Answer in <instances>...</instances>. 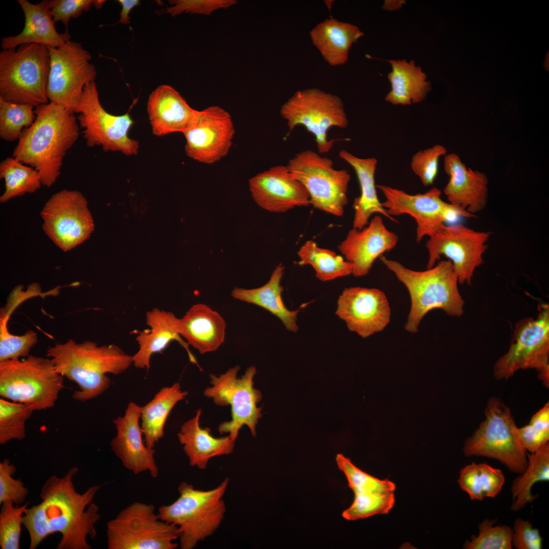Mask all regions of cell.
<instances>
[{"label":"cell","instance_id":"obj_15","mask_svg":"<svg viewBox=\"0 0 549 549\" xmlns=\"http://www.w3.org/2000/svg\"><path fill=\"white\" fill-rule=\"evenodd\" d=\"M75 113L79 114L77 119L88 146H101L105 151H118L128 156L138 153L139 142L128 135L134 124L129 112L115 115L106 111L95 81L85 86Z\"/></svg>","mask_w":549,"mask_h":549},{"label":"cell","instance_id":"obj_39","mask_svg":"<svg viewBox=\"0 0 549 549\" xmlns=\"http://www.w3.org/2000/svg\"><path fill=\"white\" fill-rule=\"evenodd\" d=\"M34 107L0 98L1 138L7 141L19 139L23 130L30 127L35 120Z\"/></svg>","mask_w":549,"mask_h":549},{"label":"cell","instance_id":"obj_14","mask_svg":"<svg viewBox=\"0 0 549 549\" xmlns=\"http://www.w3.org/2000/svg\"><path fill=\"white\" fill-rule=\"evenodd\" d=\"M47 47L48 99L74 113L85 86L96 78V67L90 63L91 55L80 43L70 40L59 47Z\"/></svg>","mask_w":549,"mask_h":549},{"label":"cell","instance_id":"obj_50","mask_svg":"<svg viewBox=\"0 0 549 549\" xmlns=\"http://www.w3.org/2000/svg\"><path fill=\"white\" fill-rule=\"evenodd\" d=\"M542 539L539 531L528 521L517 518L513 525L512 545L516 549H541Z\"/></svg>","mask_w":549,"mask_h":549},{"label":"cell","instance_id":"obj_41","mask_svg":"<svg viewBox=\"0 0 549 549\" xmlns=\"http://www.w3.org/2000/svg\"><path fill=\"white\" fill-rule=\"evenodd\" d=\"M336 462L339 469L345 475L349 487L354 494L393 493L395 485L390 481L380 480L362 471L342 454H338Z\"/></svg>","mask_w":549,"mask_h":549},{"label":"cell","instance_id":"obj_3","mask_svg":"<svg viewBox=\"0 0 549 549\" xmlns=\"http://www.w3.org/2000/svg\"><path fill=\"white\" fill-rule=\"evenodd\" d=\"M46 352L57 372L77 384L79 390L72 398L80 402L94 399L109 387L107 374L118 375L133 363L132 356L117 346H99L90 341L77 343L69 339L48 347Z\"/></svg>","mask_w":549,"mask_h":549},{"label":"cell","instance_id":"obj_26","mask_svg":"<svg viewBox=\"0 0 549 549\" xmlns=\"http://www.w3.org/2000/svg\"><path fill=\"white\" fill-rule=\"evenodd\" d=\"M147 109L152 133L157 136L183 133L197 112L175 89L165 84L150 94Z\"/></svg>","mask_w":549,"mask_h":549},{"label":"cell","instance_id":"obj_32","mask_svg":"<svg viewBox=\"0 0 549 549\" xmlns=\"http://www.w3.org/2000/svg\"><path fill=\"white\" fill-rule=\"evenodd\" d=\"M284 269V266L280 263L264 285L250 289L235 287L231 292V296L235 299L263 308L279 318L288 330L296 332L298 329L296 321L300 308L290 310L283 302L282 294L284 288L281 281Z\"/></svg>","mask_w":549,"mask_h":549},{"label":"cell","instance_id":"obj_30","mask_svg":"<svg viewBox=\"0 0 549 549\" xmlns=\"http://www.w3.org/2000/svg\"><path fill=\"white\" fill-rule=\"evenodd\" d=\"M339 156L354 170L360 188V195L354 199L352 205L354 209L353 228L362 229L374 214H380L396 222L388 215L377 196L375 179L377 160L374 157L359 158L345 149L339 152Z\"/></svg>","mask_w":549,"mask_h":549},{"label":"cell","instance_id":"obj_47","mask_svg":"<svg viewBox=\"0 0 549 549\" xmlns=\"http://www.w3.org/2000/svg\"><path fill=\"white\" fill-rule=\"evenodd\" d=\"M16 466L6 458L0 462V504L12 501L16 505L23 503L28 494V490L19 479L12 476L16 471Z\"/></svg>","mask_w":549,"mask_h":549},{"label":"cell","instance_id":"obj_48","mask_svg":"<svg viewBox=\"0 0 549 549\" xmlns=\"http://www.w3.org/2000/svg\"><path fill=\"white\" fill-rule=\"evenodd\" d=\"M105 2L103 0H47L54 22L61 21L67 32L71 18L79 17L83 12L89 11L92 5L100 9Z\"/></svg>","mask_w":549,"mask_h":549},{"label":"cell","instance_id":"obj_34","mask_svg":"<svg viewBox=\"0 0 549 549\" xmlns=\"http://www.w3.org/2000/svg\"><path fill=\"white\" fill-rule=\"evenodd\" d=\"M187 391L181 389L178 383L161 389L153 399L141 407V427L144 442L154 448L156 443L163 437L167 417L174 406L188 395Z\"/></svg>","mask_w":549,"mask_h":549},{"label":"cell","instance_id":"obj_25","mask_svg":"<svg viewBox=\"0 0 549 549\" xmlns=\"http://www.w3.org/2000/svg\"><path fill=\"white\" fill-rule=\"evenodd\" d=\"M179 319L173 313L158 308L146 313V324L150 328L141 331L136 337L139 350L132 356L133 363L136 368L148 370L151 355L163 350L173 340L177 341L186 350L190 361L198 366L189 344L180 335Z\"/></svg>","mask_w":549,"mask_h":549},{"label":"cell","instance_id":"obj_52","mask_svg":"<svg viewBox=\"0 0 549 549\" xmlns=\"http://www.w3.org/2000/svg\"><path fill=\"white\" fill-rule=\"evenodd\" d=\"M118 2L121 6L118 22L124 24H129L131 11L134 8L139 6L140 2L138 0H118Z\"/></svg>","mask_w":549,"mask_h":549},{"label":"cell","instance_id":"obj_51","mask_svg":"<svg viewBox=\"0 0 549 549\" xmlns=\"http://www.w3.org/2000/svg\"><path fill=\"white\" fill-rule=\"evenodd\" d=\"M521 443L526 451L533 453L548 443L549 430L529 423L518 428Z\"/></svg>","mask_w":549,"mask_h":549},{"label":"cell","instance_id":"obj_45","mask_svg":"<svg viewBox=\"0 0 549 549\" xmlns=\"http://www.w3.org/2000/svg\"><path fill=\"white\" fill-rule=\"evenodd\" d=\"M9 319L0 318V362L28 357L38 342L37 335L33 330L21 336L10 333L7 327Z\"/></svg>","mask_w":549,"mask_h":549},{"label":"cell","instance_id":"obj_10","mask_svg":"<svg viewBox=\"0 0 549 549\" xmlns=\"http://www.w3.org/2000/svg\"><path fill=\"white\" fill-rule=\"evenodd\" d=\"M286 166L307 189L310 205L337 217L344 215L351 179L347 170L335 169L331 159L311 150L296 154Z\"/></svg>","mask_w":549,"mask_h":549},{"label":"cell","instance_id":"obj_1","mask_svg":"<svg viewBox=\"0 0 549 549\" xmlns=\"http://www.w3.org/2000/svg\"><path fill=\"white\" fill-rule=\"evenodd\" d=\"M78 469L70 468L62 477L53 475L43 484L41 502L27 508L22 524L29 536V548L36 549L49 535H62L57 549H90L89 536H97L96 523L100 519L99 507L93 503L100 485H93L84 493L75 490L73 478Z\"/></svg>","mask_w":549,"mask_h":549},{"label":"cell","instance_id":"obj_6","mask_svg":"<svg viewBox=\"0 0 549 549\" xmlns=\"http://www.w3.org/2000/svg\"><path fill=\"white\" fill-rule=\"evenodd\" d=\"M49 53L47 46L27 44L0 52V98L35 107L48 103Z\"/></svg>","mask_w":549,"mask_h":549},{"label":"cell","instance_id":"obj_12","mask_svg":"<svg viewBox=\"0 0 549 549\" xmlns=\"http://www.w3.org/2000/svg\"><path fill=\"white\" fill-rule=\"evenodd\" d=\"M535 369L538 378L549 385V308L539 306L535 319L525 318L515 325L508 351L495 363L497 380L508 379L521 369Z\"/></svg>","mask_w":549,"mask_h":549},{"label":"cell","instance_id":"obj_38","mask_svg":"<svg viewBox=\"0 0 549 549\" xmlns=\"http://www.w3.org/2000/svg\"><path fill=\"white\" fill-rule=\"evenodd\" d=\"M0 178L5 184V191L0 197L1 203L26 193H35L42 185L37 170L14 157L7 158L1 162Z\"/></svg>","mask_w":549,"mask_h":549},{"label":"cell","instance_id":"obj_21","mask_svg":"<svg viewBox=\"0 0 549 549\" xmlns=\"http://www.w3.org/2000/svg\"><path fill=\"white\" fill-rule=\"evenodd\" d=\"M249 185L255 203L267 211L282 213L310 205L307 189L286 165L274 166L257 174L250 179Z\"/></svg>","mask_w":549,"mask_h":549},{"label":"cell","instance_id":"obj_44","mask_svg":"<svg viewBox=\"0 0 549 549\" xmlns=\"http://www.w3.org/2000/svg\"><path fill=\"white\" fill-rule=\"evenodd\" d=\"M495 521L485 519L479 526V533L467 541L466 549H511L512 529L508 526H494Z\"/></svg>","mask_w":549,"mask_h":549},{"label":"cell","instance_id":"obj_40","mask_svg":"<svg viewBox=\"0 0 549 549\" xmlns=\"http://www.w3.org/2000/svg\"><path fill=\"white\" fill-rule=\"evenodd\" d=\"M34 410L24 404L0 399V444L12 440H22L25 435V422Z\"/></svg>","mask_w":549,"mask_h":549},{"label":"cell","instance_id":"obj_11","mask_svg":"<svg viewBox=\"0 0 549 549\" xmlns=\"http://www.w3.org/2000/svg\"><path fill=\"white\" fill-rule=\"evenodd\" d=\"M177 527L162 520L152 504L135 502L107 523L108 549H175Z\"/></svg>","mask_w":549,"mask_h":549},{"label":"cell","instance_id":"obj_42","mask_svg":"<svg viewBox=\"0 0 549 549\" xmlns=\"http://www.w3.org/2000/svg\"><path fill=\"white\" fill-rule=\"evenodd\" d=\"M393 493L354 494L352 504L342 513L349 521L387 513L394 503Z\"/></svg>","mask_w":549,"mask_h":549},{"label":"cell","instance_id":"obj_37","mask_svg":"<svg viewBox=\"0 0 549 549\" xmlns=\"http://www.w3.org/2000/svg\"><path fill=\"white\" fill-rule=\"evenodd\" d=\"M458 481L471 500L481 501L494 498L501 492L505 476L499 469L486 463H473L461 469Z\"/></svg>","mask_w":549,"mask_h":549},{"label":"cell","instance_id":"obj_4","mask_svg":"<svg viewBox=\"0 0 549 549\" xmlns=\"http://www.w3.org/2000/svg\"><path fill=\"white\" fill-rule=\"evenodd\" d=\"M379 258L409 293L411 303L405 327L407 331L417 332L422 318L435 309H441L452 316L463 314L464 301L459 291L458 276L450 260L441 261L426 270L415 271L383 255Z\"/></svg>","mask_w":549,"mask_h":549},{"label":"cell","instance_id":"obj_31","mask_svg":"<svg viewBox=\"0 0 549 549\" xmlns=\"http://www.w3.org/2000/svg\"><path fill=\"white\" fill-rule=\"evenodd\" d=\"M310 34L313 44L332 66L346 63L352 44L363 35L357 26L332 18L318 24Z\"/></svg>","mask_w":549,"mask_h":549},{"label":"cell","instance_id":"obj_20","mask_svg":"<svg viewBox=\"0 0 549 549\" xmlns=\"http://www.w3.org/2000/svg\"><path fill=\"white\" fill-rule=\"evenodd\" d=\"M336 314L351 331L367 338L387 326L391 310L381 290L353 287L345 288L340 295Z\"/></svg>","mask_w":549,"mask_h":549},{"label":"cell","instance_id":"obj_49","mask_svg":"<svg viewBox=\"0 0 549 549\" xmlns=\"http://www.w3.org/2000/svg\"><path fill=\"white\" fill-rule=\"evenodd\" d=\"M171 6L162 10L175 16L183 13L209 15L219 9L229 8L237 3L235 0H172Z\"/></svg>","mask_w":549,"mask_h":549},{"label":"cell","instance_id":"obj_22","mask_svg":"<svg viewBox=\"0 0 549 549\" xmlns=\"http://www.w3.org/2000/svg\"><path fill=\"white\" fill-rule=\"evenodd\" d=\"M141 406L131 402L125 414L113 420L116 435L110 442L111 450L123 466L135 474L147 471L153 478L159 474L155 459L154 448L148 447L143 440L139 424Z\"/></svg>","mask_w":549,"mask_h":549},{"label":"cell","instance_id":"obj_2","mask_svg":"<svg viewBox=\"0 0 549 549\" xmlns=\"http://www.w3.org/2000/svg\"><path fill=\"white\" fill-rule=\"evenodd\" d=\"M33 124L22 131L13 157L37 170L42 184L51 187L60 174L63 159L79 136L77 118L52 102L35 107Z\"/></svg>","mask_w":549,"mask_h":549},{"label":"cell","instance_id":"obj_53","mask_svg":"<svg viewBox=\"0 0 549 549\" xmlns=\"http://www.w3.org/2000/svg\"><path fill=\"white\" fill-rule=\"evenodd\" d=\"M404 3L403 1H386L383 8L390 11L399 9Z\"/></svg>","mask_w":549,"mask_h":549},{"label":"cell","instance_id":"obj_24","mask_svg":"<svg viewBox=\"0 0 549 549\" xmlns=\"http://www.w3.org/2000/svg\"><path fill=\"white\" fill-rule=\"evenodd\" d=\"M444 170L449 177L443 190L449 203L473 215L486 207L488 179L483 172L467 168L455 153L444 156Z\"/></svg>","mask_w":549,"mask_h":549},{"label":"cell","instance_id":"obj_29","mask_svg":"<svg viewBox=\"0 0 549 549\" xmlns=\"http://www.w3.org/2000/svg\"><path fill=\"white\" fill-rule=\"evenodd\" d=\"M201 413V409H198L193 418L182 425L177 435L190 465L204 469L210 459L232 453L235 441L229 435L215 437L209 428H202L199 422Z\"/></svg>","mask_w":549,"mask_h":549},{"label":"cell","instance_id":"obj_7","mask_svg":"<svg viewBox=\"0 0 549 549\" xmlns=\"http://www.w3.org/2000/svg\"><path fill=\"white\" fill-rule=\"evenodd\" d=\"M63 376L49 358L29 355L0 362V395L34 411L53 407L64 388Z\"/></svg>","mask_w":549,"mask_h":549},{"label":"cell","instance_id":"obj_28","mask_svg":"<svg viewBox=\"0 0 549 549\" xmlns=\"http://www.w3.org/2000/svg\"><path fill=\"white\" fill-rule=\"evenodd\" d=\"M178 328L181 337L201 354L217 350L224 342V319L204 304L192 306L179 319Z\"/></svg>","mask_w":549,"mask_h":549},{"label":"cell","instance_id":"obj_17","mask_svg":"<svg viewBox=\"0 0 549 549\" xmlns=\"http://www.w3.org/2000/svg\"><path fill=\"white\" fill-rule=\"evenodd\" d=\"M40 215L44 233L64 252L84 242L94 231L87 201L78 191L63 189L54 194L45 203Z\"/></svg>","mask_w":549,"mask_h":549},{"label":"cell","instance_id":"obj_36","mask_svg":"<svg viewBox=\"0 0 549 549\" xmlns=\"http://www.w3.org/2000/svg\"><path fill=\"white\" fill-rule=\"evenodd\" d=\"M297 254L300 265H310L314 269L316 277L327 282L352 273L353 266L343 256L329 249L319 247L312 240L307 241Z\"/></svg>","mask_w":549,"mask_h":549},{"label":"cell","instance_id":"obj_43","mask_svg":"<svg viewBox=\"0 0 549 549\" xmlns=\"http://www.w3.org/2000/svg\"><path fill=\"white\" fill-rule=\"evenodd\" d=\"M27 502L14 506L12 501L3 502L0 512V546L2 549H19L23 516L28 508Z\"/></svg>","mask_w":549,"mask_h":549},{"label":"cell","instance_id":"obj_33","mask_svg":"<svg viewBox=\"0 0 549 549\" xmlns=\"http://www.w3.org/2000/svg\"><path fill=\"white\" fill-rule=\"evenodd\" d=\"M391 71L387 77L391 90L385 100L393 105H408L422 102L431 89V84L420 67L411 60L390 59Z\"/></svg>","mask_w":549,"mask_h":549},{"label":"cell","instance_id":"obj_19","mask_svg":"<svg viewBox=\"0 0 549 549\" xmlns=\"http://www.w3.org/2000/svg\"><path fill=\"white\" fill-rule=\"evenodd\" d=\"M182 133L187 155L199 162L211 164L227 155L235 129L230 114L218 106H211L197 110Z\"/></svg>","mask_w":549,"mask_h":549},{"label":"cell","instance_id":"obj_16","mask_svg":"<svg viewBox=\"0 0 549 549\" xmlns=\"http://www.w3.org/2000/svg\"><path fill=\"white\" fill-rule=\"evenodd\" d=\"M385 200L381 202L388 215L407 214L417 224L416 241H421L442 229L444 223L454 222L460 217L474 218L476 216L462 207L446 202L441 198V191L432 188L424 193L410 194L403 190L385 185H377Z\"/></svg>","mask_w":549,"mask_h":549},{"label":"cell","instance_id":"obj_8","mask_svg":"<svg viewBox=\"0 0 549 549\" xmlns=\"http://www.w3.org/2000/svg\"><path fill=\"white\" fill-rule=\"evenodd\" d=\"M467 456H485L496 459L512 472L522 474L528 465L527 451L523 446L510 408L500 399H490L485 419L465 441Z\"/></svg>","mask_w":549,"mask_h":549},{"label":"cell","instance_id":"obj_18","mask_svg":"<svg viewBox=\"0 0 549 549\" xmlns=\"http://www.w3.org/2000/svg\"><path fill=\"white\" fill-rule=\"evenodd\" d=\"M490 231H479L461 224L445 226L429 236L426 242L427 268L433 267L442 256L449 259L459 283L470 284L475 269L483 263Z\"/></svg>","mask_w":549,"mask_h":549},{"label":"cell","instance_id":"obj_23","mask_svg":"<svg viewBox=\"0 0 549 549\" xmlns=\"http://www.w3.org/2000/svg\"><path fill=\"white\" fill-rule=\"evenodd\" d=\"M398 240V235L389 230L382 217L377 215L362 229H350L338 249L352 264V274L360 277L370 272L378 258L394 248Z\"/></svg>","mask_w":549,"mask_h":549},{"label":"cell","instance_id":"obj_13","mask_svg":"<svg viewBox=\"0 0 549 549\" xmlns=\"http://www.w3.org/2000/svg\"><path fill=\"white\" fill-rule=\"evenodd\" d=\"M239 366L229 369L219 377L210 375L211 386L207 387L203 394L212 399L215 404L230 406L231 419L221 423L218 431L221 434L228 433L236 441L241 428L247 426L253 437H256V425L262 416V408L257 404L262 399L260 390L254 387L253 379L256 368L251 366L243 375L237 378Z\"/></svg>","mask_w":549,"mask_h":549},{"label":"cell","instance_id":"obj_27","mask_svg":"<svg viewBox=\"0 0 549 549\" xmlns=\"http://www.w3.org/2000/svg\"><path fill=\"white\" fill-rule=\"evenodd\" d=\"M17 2L24 13V26L18 35L2 39L3 50L15 49L27 44L57 47L70 40L69 32L59 34L55 29L47 0L36 4L27 0H18Z\"/></svg>","mask_w":549,"mask_h":549},{"label":"cell","instance_id":"obj_9","mask_svg":"<svg viewBox=\"0 0 549 549\" xmlns=\"http://www.w3.org/2000/svg\"><path fill=\"white\" fill-rule=\"evenodd\" d=\"M280 113L289 131L302 126L315 137L318 152H328L336 140L328 139L332 127L346 128L348 119L338 96L316 88L295 92L281 107Z\"/></svg>","mask_w":549,"mask_h":549},{"label":"cell","instance_id":"obj_46","mask_svg":"<svg viewBox=\"0 0 549 549\" xmlns=\"http://www.w3.org/2000/svg\"><path fill=\"white\" fill-rule=\"evenodd\" d=\"M446 153L447 150L444 146L436 144L419 150L412 156L411 168L424 186L433 184L438 174L439 160Z\"/></svg>","mask_w":549,"mask_h":549},{"label":"cell","instance_id":"obj_5","mask_svg":"<svg viewBox=\"0 0 549 549\" xmlns=\"http://www.w3.org/2000/svg\"><path fill=\"white\" fill-rule=\"evenodd\" d=\"M228 483L227 478L216 487L203 491L182 482L177 499L160 507V518L177 527L181 549L195 547L220 526L226 512L223 497Z\"/></svg>","mask_w":549,"mask_h":549},{"label":"cell","instance_id":"obj_35","mask_svg":"<svg viewBox=\"0 0 549 549\" xmlns=\"http://www.w3.org/2000/svg\"><path fill=\"white\" fill-rule=\"evenodd\" d=\"M527 468L512 484L511 509L513 511L519 510L534 500L536 497L532 494L531 490L535 483L549 480V443L533 453H527Z\"/></svg>","mask_w":549,"mask_h":549}]
</instances>
